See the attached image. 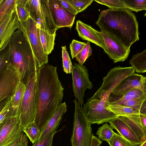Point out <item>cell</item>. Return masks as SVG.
<instances>
[{"instance_id": "obj_1", "label": "cell", "mask_w": 146, "mask_h": 146, "mask_svg": "<svg viewBox=\"0 0 146 146\" xmlns=\"http://www.w3.org/2000/svg\"><path fill=\"white\" fill-rule=\"evenodd\" d=\"M36 80L37 103L34 121L41 132L61 103L64 88L58 79L56 66L48 64L38 67Z\"/></svg>"}, {"instance_id": "obj_2", "label": "cell", "mask_w": 146, "mask_h": 146, "mask_svg": "<svg viewBox=\"0 0 146 146\" xmlns=\"http://www.w3.org/2000/svg\"><path fill=\"white\" fill-rule=\"evenodd\" d=\"M96 23L100 29L113 34L127 48L139 40L138 23L128 9H108L101 11Z\"/></svg>"}, {"instance_id": "obj_3", "label": "cell", "mask_w": 146, "mask_h": 146, "mask_svg": "<svg viewBox=\"0 0 146 146\" xmlns=\"http://www.w3.org/2000/svg\"><path fill=\"white\" fill-rule=\"evenodd\" d=\"M9 45L11 64L19 70L21 82L26 86L36 74L38 68L31 45L19 29L13 34Z\"/></svg>"}, {"instance_id": "obj_4", "label": "cell", "mask_w": 146, "mask_h": 146, "mask_svg": "<svg viewBox=\"0 0 146 146\" xmlns=\"http://www.w3.org/2000/svg\"><path fill=\"white\" fill-rule=\"evenodd\" d=\"M36 74L26 85L19 109V117L23 129L35 120L37 103Z\"/></svg>"}, {"instance_id": "obj_5", "label": "cell", "mask_w": 146, "mask_h": 146, "mask_svg": "<svg viewBox=\"0 0 146 146\" xmlns=\"http://www.w3.org/2000/svg\"><path fill=\"white\" fill-rule=\"evenodd\" d=\"M75 110L73 128L70 139L72 146H90L92 136L91 124L88 121L76 99L74 101Z\"/></svg>"}, {"instance_id": "obj_6", "label": "cell", "mask_w": 146, "mask_h": 146, "mask_svg": "<svg viewBox=\"0 0 146 146\" xmlns=\"http://www.w3.org/2000/svg\"><path fill=\"white\" fill-rule=\"evenodd\" d=\"M133 67H115L108 72L103 79L101 86L90 99H96L108 101V99L113 91L120 83L128 76L134 74Z\"/></svg>"}, {"instance_id": "obj_7", "label": "cell", "mask_w": 146, "mask_h": 146, "mask_svg": "<svg viewBox=\"0 0 146 146\" xmlns=\"http://www.w3.org/2000/svg\"><path fill=\"white\" fill-rule=\"evenodd\" d=\"M85 115L91 124L109 122L118 116L111 109L108 101L89 99L82 108Z\"/></svg>"}, {"instance_id": "obj_8", "label": "cell", "mask_w": 146, "mask_h": 146, "mask_svg": "<svg viewBox=\"0 0 146 146\" xmlns=\"http://www.w3.org/2000/svg\"><path fill=\"white\" fill-rule=\"evenodd\" d=\"M20 22V29L26 36L31 45L38 67L48 64V55L44 52L40 40L39 29L36 23L30 18L25 22Z\"/></svg>"}, {"instance_id": "obj_9", "label": "cell", "mask_w": 146, "mask_h": 146, "mask_svg": "<svg viewBox=\"0 0 146 146\" xmlns=\"http://www.w3.org/2000/svg\"><path fill=\"white\" fill-rule=\"evenodd\" d=\"M99 33L105 45L104 51L114 63L123 62L127 58L130 48L126 47L113 34L106 30L100 29Z\"/></svg>"}, {"instance_id": "obj_10", "label": "cell", "mask_w": 146, "mask_h": 146, "mask_svg": "<svg viewBox=\"0 0 146 146\" xmlns=\"http://www.w3.org/2000/svg\"><path fill=\"white\" fill-rule=\"evenodd\" d=\"M88 71L85 66L74 63L71 71L74 94L81 106L84 104L85 91L87 89L91 90L93 87Z\"/></svg>"}, {"instance_id": "obj_11", "label": "cell", "mask_w": 146, "mask_h": 146, "mask_svg": "<svg viewBox=\"0 0 146 146\" xmlns=\"http://www.w3.org/2000/svg\"><path fill=\"white\" fill-rule=\"evenodd\" d=\"M0 102L11 98L21 81L20 73L11 64L0 72Z\"/></svg>"}, {"instance_id": "obj_12", "label": "cell", "mask_w": 146, "mask_h": 146, "mask_svg": "<svg viewBox=\"0 0 146 146\" xmlns=\"http://www.w3.org/2000/svg\"><path fill=\"white\" fill-rule=\"evenodd\" d=\"M23 130L18 116L0 123V146H8L20 136Z\"/></svg>"}, {"instance_id": "obj_13", "label": "cell", "mask_w": 146, "mask_h": 146, "mask_svg": "<svg viewBox=\"0 0 146 146\" xmlns=\"http://www.w3.org/2000/svg\"><path fill=\"white\" fill-rule=\"evenodd\" d=\"M20 27L15 8L0 22V51L7 46L15 31Z\"/></svg>"}, {"instance_id": "obj_14", "label": "cell", "mask_w": 146, "mask_h": 146, "mask_svg": "<svg viewBox=\"0 0 146 146\" xmlns=\"http://www.w3.org/2000/svg\"><path fill=\"white\" fill-rule=\"evenodd\" d=\"M54 22L57 29L65 27L71 29L76 15L70 13L60 4L58 0H48Z\"/></svg>"}, {"instance_id": "obj_15", "label": "cell", "mask_w": 146, "mask_h": 146, "mask_svg": "<svg viewBox=\"0 0 146 146\" xmlns=\"http://www.w3.org/2000/svg\"><path fill=\"white\" fill-rule=\"evenodd\" d=\"M146 91V78L135 73L124 79L113 91L110 96L121 97L134 88Z\"/></svg>"}, {"instance_id": "obj_16", "label": "cell", "mask_w": 146, "mask_h": 146, "mask_svg": "<svg viewBox=\"0 0 146 146\" xmlns=\"http://www.w3.org/2000/svg\"><path fill=\"white\" fill-rule=\"evenodd\" d=\"M76 29L79 36L82 39L95 44L103 50L106 48L104 41L99 31L80 20L76 21Z\"/></svg>"}, {"instance_id": "obj_17", "label": "cell", "mask_w": 146, "mask_h": 146, "mask_svg": "<svg viewBox=\"0 0 146 146\" xmlns=\"http://www.w3.org/2000/svg\"><path fill=\"white\" fill-rule=\"evenodd\" d=\"M40 13L39 22L37 24L40 30L52 34L58 30L54 22L48 0H40Z\"/></svg>"}, {"instance_id": "obj_18", "label": "cell", "mask_w": 146, "mask_h": 146, "mask_svg": "<svg viewBox=\"0 0 146 146\" xmlns=\"http://www.w3.org/2000/svg\"><path fill=\"white\" fill-rule=\"evenodd\" d=\"M109 123L119 134L131 143L133 146H139L141 144L131 128L118 117L112 119Z\"/></svg>"}, {"instance_id": "obj_19", "label": "cell", "mask_w": 146, "mask_h": 146, "mask_svg": "<svg viewBox=\"0 0 146 146\" xmlns=\"http://www.w3.org/2000/svg\"><path fill=\"white\" fill-rule=\"evenodd\" d=\"M67 110V106L65 102L60 104L55 113L41 131L40 135L37 140L43 139L57 130L63 115Z\"/></svg>"}, {"instance_id": "obj_20", "label": "cell", "mask_w": 146, "mask_h": 146, "mask_svg": "<svg viewBox=\"0 0 146 146\" xmlns=\"http://www.w3.org/2000/svg\"><path fill=\"white\" fill-rule=\"evenodd\" d=\"M139 114L131 116L118 117L129 127L141 143L146 138V137L145 130L141 123Z\"/></svg>"}, {"instance_id": "obj_21", "label": "cell", "mask_w": 146, "mask_h": 146, "mask_svg": "<svg viewBox=\"0 0 146 146\" xmlns=\"http://www.w3.org/2000/svg\"><path fill=\"white\" fill-rule=\"evenodd\" d=\"M145 94L146 91L135 88L132 89L122 96H110L108 102L110 104L123 105L129 101L141 98Z\"/></svg>"}, {"instance_id": "obj_22", "label": "cell", "mask_w": 146, "mask_h": 146, "mask_svg": "<svg viewBox=\"0 0 146 146\" xmlns=\"http://www.w3.org/2000/svg\"><path fill=\"white\" fill-rule=\"evenodd\" d=\"M129 62L137 72H146V49L141 53L133 55Z\"/></svg>"}, {"instance_id": "obj_23", "label": "cell", "mask_w": 146, "mask_h": 146, "mask_svg": "<svg viewBox=\"0 0 146 146\" xmlns=\"http://www.w3.org/2000/svg\"><path fill=\"white\" fill-rule=\"evenodd\" d=\"M26 89L25 84L21 81L14 94L11 97L12 107L15 114L18 116L20 107Z\"/></svg>"}, {"instance_id": "obj_24", "label": "cell", "mask_w": 146, "mask_h": 146, "mask_svg": "<svg viewBox=\"0 0 146 146\" xmlns=\"http://www.w3.org/2000/svg\"><path fill=\"white\" fill-rule=\"evenodd\" d=\"M39 33L44 52L48 55L53 50L56 34H50L40 29Z\"/></svg>"}, {"instance_id": "obj_25", "label": "cell", "mask_w": 146, "mask_h": 146, "mask_svg": "<svg viewBox=\"0 0 146 146\" xmlns=\"http://www.w3.org/2000/svg\"><path fill=\"white\" fill-rule=\"evenodd\" d=\"M25 7L29 13L30 18L38 24L40 13V0H26Z\"/></svg>"}, {"instance_id": "obj_26", "label": "cell", "mask_w": 146, "mask_h": 146, "mask_svg": "<svg viewBox=\"0 0 146 146\" xmlns=\"http://www.w3.org/2000/svg\"><path fill=\"white\" fill-rule=\"evenodd\" d=\"M0 123L11 117L17 116L12 107L11 97L0 102Z\"/></svg>"}, {"instance_id": "obj_27", "label": "cell", "mask_w": 146, "mask_h": 146, "mask_svg": "<svg viewBox=\"0 0 146 146\" xmlns=\"http://www.w3.org/2000/svg\"><path fill=\"white\" fill-rule=\"evenodd\" d=\"M110 104L111 110L118 117L131 116L140 114L139 113L134 110L131 108L123 105L110 103Z\"/></svg>"}, {"instance_id": "obj_28", "label": "cell", "mask_w": 146, "mask_h": 146, "mask_svg": "<svg viewBox=\"0 0 146 146\" xmlns=\"http://www.w3.org/2000/svg\"><path fill=\"white\" fill-rule=\"evenodd\" d=\"M23 131L33 144L39 139L41 133V131L36 126L35 121L29 124L23 129Z\"/></svg>"}, {"instance_id": "obj_29", "label": "cell", "mask_w": 146, "mask_h": 146, "mask_svg": "<svg viewBox=\"0 0 146 146\" xmlns=\"http://www.w3.org/2000/svg\"><path fill=\"white\" fill-rule=\"evenodd\" d=\"M113 129L111 125L106 123L99 128L96 134L100 139L108 142L116 133L113 131Z\"/></svg>"}, {"instance_id": "obj_30", "label": "cell", "mask_w": 146, "mask_h": 146, "mask_svg": "<svg viewBox=\"0 0 146 146\" xmlns=\"http://www.w3.org/2000/svg\"><path fill=\"white\" fill-rule=\"evenodd\" d=\"M17 0H0V22L15 9Z\"/></svg>"}, {"instance_id": "obj_31", "label": "cell", "mask_w": 146, "mask_h": 146, "mask_svg": "<svg viewBox=\"0 0 146 146\" xmlns=\"http://www.w3.org/2000/svg\"><path fill=\"white\" fill-rule=\"evenodd\" d=\"M26 0H17L15 8L20 22H25L30 18L29 13L25 7Z\"/></svg>"}, {"instance_id": "obj_32", "label": "cell", "mask_w": 146, "mask_h": 146, "mask_svg": "<svg viewBox=\"0 0 146 146\" xmlns=\"http://www.w3.org/2000/svg\"><path fill=\"white\" fill-rule=\"evenodd\" d=\"M127 9L131 11L138 12L142 10L146 11V0H122Z\"/></svg>"}, {"instance_id": "obj_33", "label": "cell", "mask_w": 146, "mask_h": 146, "mask_svg": "<svg viewBox=\"0 0 146 146\" xmlns=\"http://www.w3.org/2000/svg\"><path fill=\"white\" fill-rule=\"evenodd\" d=\"M11 64L10 50L8 44L0 51V72L8 68Z\"/></svg>"}, {"instance_id": "obj_34", "label": "cell", "mask_w": 146, "mask_h": 146, "mask_svg": "<svg viewBox=\"0 0 146 146\" xmlns=\"http://www.w3.org/2000/svg\"><path fill=\"white\" fill-rule=\"evenodd\" d=\"M92 50L90 42L88 41L82 49L75 57L76 59L80 64L83 65L87 59L92 54Z\"/></svg>"}, {"instance_id": "obj_35", "label": "cell", "mask_w": 146, "mask_h": 146, "mask_svg": "<svg viewBox=\"0 0 146 146\" xmlns=\"http://www.w3.org/2000/svg\"><path fill=\"white\" fill-rule=\"evenodd\" d=\"M62 58L63 70L66 74L71 73L73 65L65 46H62Z\"/></svg>"}, {"instance_id": "obj_36", "label": "cell", "mask_w": 146, "mask_h": 146, "mask_svg": "<svg viewBox=\"0 0 146 146\" xmlns=\"http://www.w3.org/2000/svg\"><path fill=\"white\" fill-rule=\"evenodd\" d=\"M94 1L107 6L109 9H127L122 0H95Z\"/></svg>"}, {"instance_id": "obj_37", "label": "cell", "mask_w": 146, "mask_h": 146, "mask_svg": "<svg viewBox=\"0 0 146 146\" xmlns=\"http://www.w3.org/2000/svg\"><path fill=\"white\" fill-rule=\"evenodd\" d=\"M78 13L85 10L92 3L93 0H68Z\"/></svg>"}, {"instance_id": "obj_38", "label": "cell", "mask_w": 146, "mask_h": 146, "mask_svg": "<svg viewBox=\"0 0 146 146\" xmlns=\"http://www.w3.org/2000/svg\"><path fill=\"white\" fill-rule=\"evenodd\" d=\"M108 143L110 146H133L129 141L116 133Z\"/></svg>"}, {"instance_id": "obj_39", "label": "cell", "mask_w": 146, "mask_h": 146, "mask_svg": "<svg viewBox=\"0 0 146 146\" xmlns=\"http://www.w3.org/2000/svg\"><path fill=\"white\" fill-rule=\"evenodd\" d=\"M146 99V94L141 98L129 101L123 105L131 108L139 113L141 107Z\"/></svg>"}, {"instance_id": "obj_40", "label": "cell", "mask_w": 146, "mask_h": 146, "mask_svg": "<svg viewBox=\"0 0 146 146\" xmlns=\"http://www.w3.org/2000/svg\"><path fill=\"white\" fill-rule=\"evenodd\" d=\"M86 43L73 40L70 44V50L72 59L75 58L82 49Z\"/></svg>"}, {"instance_id": "obj_41", "label": "cell", "mask_w": 146, "mask_h": 146, "mask_svg": "<svg viewBox=\"0 0 146 146\" xmlns=\"http://www.w3.org/2000/svg\"><path fill=\"white\" fill-rule=\"evenodd\" d=\"M57 130L40 141L37 140L32 146H52L53 138Z\"/></svg>"}, {"instance_id": "obj_42", "label": "cell", "mask_w": 146, "mask_h": 146, "mask_svg": "<svg viewBox=\"0 0 146 146\" xmlns=\"http://www.w3.org/2000/svg\"><path fill=\"white\" fill-rule=\"evenodd\" d=\"M27 137L23 131L20 136L8 146H28Z\"/></svg>"}, {"instance_id": "obj_43", "label": "cell", "mask_w": 146, "mask_h": 146, "mask_svg": "<svg viewBox=\"0 0 146 146\" xmlns=\"http://www.w3.org/2000/svg\"><path fill=\"white\" fill-rule=\"evenodd\" d=\"M61 5L72 13L76 15L78 13L68 0H58Z\"/></svg>"}, {"instance_id": "obj_44", "label": "cell", "mask_w": 146, "mask_h": 146, "mask_svg": "<svg viewBox=\"0 0 146 146\" xmlns=\"http://www.w3.org/2000/svg\"><path fill=\"white\" fill-rule=\"evenodd\" d=\"M102 143L100 140L92 134L90 146H99Z\"/></svg>"}, {"instance_id": "obj_45", "label": "cell", "mask_w": 146, "mask_h": 146, "mask_svg": "<svg viewBox=\"0 0 146 146\" xmlns=\"http://www.w3.org/2000/svg\"><path fill=\"white\" fill-rule=\"evenodd\" d=\"M139 116L141 123L145 131L146 137V115L140 114Z\"/></svg>"}, {"instance_id": "obj_46", "label": "cell", "mask_w": 146, "mask_h": 146, "mask_svg": "<svg viewBox=\"0 0 146 146\" xmlns=\"http://www.w3.org/2000/svg\"><path fill=\"white\" fill-rule=\"evenodd\" d=\"M138 146H146V138Z\"/></svg>"}, {"instance_id": "obj_47", "label": "cell", "mask_w": 146, "mask_h": 146, "mask_svg": "<svg viewBox=\"0 0 146 146\" xmlns=\"http://www.w3.org/2000/svg\"><path fill=\"white\" fill-rule=\"evenodd\" d=\"M144 16H145L146 17V12H145V15H144Z\"/></svg>"}, {"instance_id": "obj_48", "label": "cell", "mask_w": 146, "mask_h": 146, "mask_svg": "<svg viewBox=\"0 0 146 146\" xmlns=\"http://www.w3.org/2000/svg\"></svg>"}, {"instance_id": "obj_49", "label": "cell", "mask_w": 146, "mask_h": 146, "mask_svg": "<svg viewBox=\"0 0 146 146\" xmlns=\"http://www.w3.org/2000/svg\"><path fill=\"white\" fill-rule=\"evenodd\" d=\"M145 77H146V76Z\"/></svg>"}]
</instances>
